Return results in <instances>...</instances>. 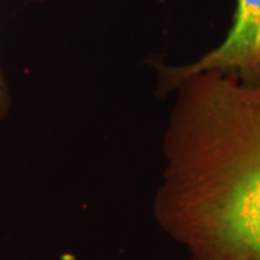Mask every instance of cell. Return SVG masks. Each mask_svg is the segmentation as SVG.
Here are the masks:
<instances>
[{"label": "cell", "instance_id": "obj_1", "mask_svg": "<svg viewBox=\"0 0 260 260\" xmlns=\"http://www.w3.org/2000/svg\"><path fill=\"white\" fill-rule=\"evenodd\" d=\"M172 93L155 221L188 260H260V84L204 71Z\"/></svg>", "mask_w": 260, "mask_h": 260}, {"label": "cell", "instance_id": "obj_2", "mask_svg": "<svg viewBox=\"0 0 260 260\" xmlns=\"http://www.w3.org/2000/svg\"><path fill=\"white\" fill-rule=\"evenodd\" d=\"M214 71L260 84V0H236L233 23L220 45L194 62L159 67V91L169 94L189 75Z\"/></svg>", "mask_w": 260, "mask_h": 260}, {"label": "cell", "instance_id": "obj_3", "mask_svg": "<svg viewBox=\"0 0 260 260\" xmlns=\"http://www.w3.org/2000/svg\"><path fill=\"white\" fill-rule=\"evenodd\" d=\"M10 107H12V97H10L9 85L0 67V121L9 114Z\"/></svg>", "mask_w": 260, "mask_h": 260}, {"label": "cell", "instance_id": "obj_4", "mask_svg": "<svg viewBox=\"0 0 260 260\" xmlns=\"http://www.w3.org/2000/svg\"><path fill=\"white\" fill-rule=\"evenodd\" d=\"M38 2H45V0H38Z\"/></svg>", "mask_w": 260, "mask_h": 260}]
</instances>
